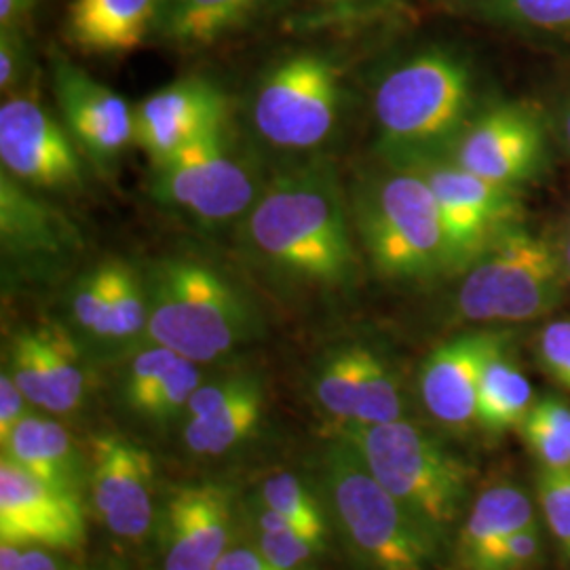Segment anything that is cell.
<instances>
[{"instance_id": "6da1fadb", "label": "cell", "mask_w": 570, "mask_h": 570, "mask_svg": "<svg viewBox=\"0 0 570 570\" xmlns=\"http://www.w3.org/2000/svg\"><path fill=\"white\" fill-rule=\"evenodd\" d=\"M245 216V249L273 275L306 287H338L353 277L357 256L345 197L330 165L275 178Z\"/></svg>"}, {"instance_id": "7a4b0ae2", "label": "cell", "mask_w": 570, "mask_h": 570, "mask_svg": "<svg viewBox=\"0 0 570 570\" xmlns=\"http://www.w3.org/2000/svg\"><path fill=\"white\" fill-rule=\"evenodd\" d=\"M473 100L469 61L450 49L429 47L395 63L374 91L379 148L389 167L449 159L473 119Z\"/></svg>"}, {"instance_id": "3957f363", "label": "cell", "mask_w": 570, "mask_h": 570, "mask_svg": "<svg viewBox=\"0 0 570 570\" xmlns=\"http://www.w3.org/2000/svg\"><path fill=\"white\" fill-rule=\"evenodd\" d=\"M353 220L367 258L393 282H428L461 271L440 205L419 169L389 167L360 184Z\"/></svg>"}, {"instance_id": "277c9868", "label": "cell", "mask_w": 570, "mask_h": 570, "mask_svg": "<svg viewBox=\"0 0 570 570\" xmlns=\"http://www.w3.org/2000/svg\"><path fill=\"white\" fill-rule=\"evenodd\" d=\"M345 440L433 539L440 541L461 520L473 469L428 431L397 419L381 425H345Z\"/></svg>"}, {"instance_id": "5b68a950", "label": "cell", "mask_w": 570, "mask_h": 570, "mask_svg": "<svg viewBox=\"0 0 570 570\" xmlns=\"http://www.w3.org/2000/svg\"><path fill=\"white\" fill-rule=\"evenodd\" d=\"M148 338L197 364L223 357L247 332L242 294L209 263L159 261L148 279Z\"/></svg>"}, {"instance_id": "8992f818", "label": "cell", "mask_w": 570, "mask_h": 570, "mask_svg": "<svg viewBox=\"0 0 570 570\" xmlns=\"http://www.w3.org/2000/svg\"><path fill=\"white\" fill-rule=\"evenodd\" d=\"M564 249L513 225L465 268L456 311L475 324H522L550 315L564 301Z\"/></svg>"}, {"instance_id": "52a82bcc", "label": "cell", "mask_w": 570, "mask_h": 570, "mask_svg": "<svg viewBox=\"0 0 570 570\" xmlns=\"http://www.w3.org/2000/svg\"><path fill=\"white\" fill-rule=\"evenodd\" d=\"M326 484L336 518L355 553L372 570H428L438 539L370 471L351 442L326 454Z\"/></svg>"}, {"instance_id": "ba28073f", "label": "cell", "mask_w": 570, "mask_h": 570, "mask_svg": "<svg viewBox=\"0 0 570 570\" xmlns=\"http://www.w3.org/2000/svg\"><path fill=\"white\" fill-rule=\"evenodd\" d=\"M153 197L199 225H226L245 216L261 188L228 136V122L153 165Z\"/></svg>"}, {"instance_id": "9c48e42d", "label": "cell", "mask_w": 570, "mask_h": 570, "mask_svg": "<svg viewBox=\"0 0 570 570\" xmlns=\"http://www.w3.org/2000/svg\"><path fill=\"white\" fill-rule=\"evenodd\" d=\"M341 70L317 51H298L273 63L258 85L252 121L261 138L282 150L326 142L341 112Z\"/></svg>"}, {"instance_id": "30bf717a", "label": "cell", "mask_w": 570, "mask_h": 570, "mask_svg": "<svg viewBox=\"0 0 570 570\" xmlns=\"http://www.w3.org/2000/svg\"><path fill=\"white\" fill-rule=\"evenodd\" d=\"M452 161L490 183L520 190L548 164V129L541 112L524 102H503L473 115Z\"/></svg>"}, {"instance_id": "8fae6325", "label": "cell", "mask_w": 570, "mask_h": 570, "mask_svg": "<svg viewBox=\"0 0 570 570\" xmlns=\"http://www.w3.org/2000/svg\"><path fill=\"white\" fill-rule=\"evenodd\" d=\"M419 171L440 205L461 271L497 237L518 225L520 190L480 178L452 159L423 165Z\"/></svg>"}, {"instance_id": "7c38bea8", "label": "cell", "mask_w": 570, "mask_h": 570, "mask_svg": "<svg viewBox=\"0 0 570 570\" xmlns=\"http://www.w3.org/2000/svg\"><path fill=\"white\" fill-rule=\"evenodd\" d=\"M66 125L30 98H9L0 106L2 169L35 188H77L81 157Z\"/></svg>"}, {"instance_id": "4fadbf2b", "label": "cell", "mask_w": 570, "mask_h": 570, "mask_svg": "<svg viewBox=\"0 0 570 570\" xmlns=\"http://www.w3.org/2000/svg\"><path fill=\"white\" fill-rule=\"evenodd\" d=\"M0 541L21 548L77 550L85 541L79 494L53 489L2 456Z\"/></svg>"}, {"instance_id": "5bb4252c", "label": "cell", "mask_w": 570, "mask_h": 570, "mask_svg": "<svg viewBox=\"0 0 570 570\" xmlns=\"http://www.w3.org/2000/svg\"><path fill=\"white\" fill-rule=\"evenodd\" d=\"M53 91L72 140L96 165H110L134 142V110L60 51L51 53Z\"/></svg>"}, {"instance_id": "9a60e30c", "label": "cell", "mask_w": 570, "mask_h": 570, "mask_svg": "<svg viewBox=\"0 0 570 570\" xmlns=\"http://www.w3.org/2000/svg\"><path fill=\"white\" fill-rule=\"evenodd\" d=\"M153 475L148 450L104 433L91 442V499L104 527L122 539H140L153 524Z\"/></svg>"}, {"instance_id": "2e32d148", "label": "cell", "mask_w": 570, "mask_h": 570, "mask_svg": "<svg viewBox=\"0 0 570 570\" xmlns=\"http://www.w3.org/2000/svg\"><path fill=\"white\" fill-rule=\"evenodd\" d=\"M228 122L223 89L202 77L169 82L134 108V144L161 164L186 144Z\"/></svg>"}, {"instance_id": "e0dca14e", "label": "cell", "mask_w": 570, "mask_h": 570, "mask_svg": "<svg viewBox=\"0 0 570 570\" xmlns=\"http://www.w3.org/2000/svg\"><path fill=\"white\" fill-rule=\"evenodd\" d=\"M510 332H471L438 346L421 370V395L429 414L450 429L475 425L478 385L490 353Z\"/></svg>"}, {"instance_id": "ac0fdd59", "label": "cell", "mask_w": 570, "mask_h": 570, "mask_svg": "<svg viewBox=\"0 0 570 570\" xmlns=\"http://www.w3.org/2000/svg\"><path fill=\"white\" fill-rule=\"evenodd\" d=\"M0 244L9 266H56L77 254L79 233L56 207L0 171Z\"/></svg>"}, {"instance_id": "d6986e66", "label": "cell", "mask_w": 570, "mask_h": 570, "mask_svg": "<svg viewBox=\"0 0 570 570\" xmlns=\"http://www.w3.org/2000/svg\"><path fill=\"white\" fill-rule=\"evenodd\" d=\"M230 499L216 484L176 490L165 513V570H216L230 537Z\"/></svg>"}, {"instance_id": "ffe728a7", "label": "cell", "mask_w": 570, "mask_h": 570, "mask_svg": "<svg viewBox=\"0 0 570 570\" xmlns=\"http://www.w3.org/2000/svg\"><path fill=\"white\" fill-rule=\"evenodd\" d=\"M161 0H72L66 39L82 53L125 56L153 30Z\"/></svg>"}, {"instance_id": "44dd1931", "label": "cell", "mask_w": 570, "mask_h": 570, "mask_svg": "<svg viewBox=\"0 0 570 570\" xmlns=\"http://www.w3.org/2000/svg\"><path fill=\"white\" fill-rule=\"evenodd\" d=\"M279 0H161L150 35L178 49H202L258 20Z\"/></svg>"}, {"instance_id": "7402d4cb", "label": "cell", "mask_w": 570, "mask_h": 570, "mask_svg": "<svg viewBox=\"0 0 570 570\" xmlns=\"http://www.w3.org/2000/svg\"><path fill=\"white\" fill-rule=\"evenodd\" d=\"M2 456L53 489L77 492L79 461L60 423L26 414L2 442Z\"/></svg>"}, {"instance_id": "603a6c76", "label": "cell", "mask_w": 570, "mask_h": 570, "mask_svg": "<svg viewBox=\"0 0 570 570\" xmlns=\"http://www.w3.org/2000/svg\"><path fill=\"white\" fill-rule=\"evenodd\" d=\"M534 505L527 490L515 484H494L484 490L471 505L456 539V553L468 570L487 551L503 543L518 530L534 524Z\"/></svg>"}, {"instance_id": "cb8c5ba5", "label": "cell", "mask_w": 570, "mask_h": 570, "mask_svg": "<svg viewBox=\"0 0 570 570\" xmlns=\"http://www.w3.org/2000/svg\"><path fill=\"white\" fill-rule=\"evenodd\" d=\"M534 404L527 374L511 357V336L490 353L478 385L475 425L489 433L520 429Z\"/></svg>"}, {"instance_id": "d4e9b609", "label": "cell", "mask_w": 570, "mask_h": 570, "mask_svg": "<svg viewBox=\"0 0 570 570\" xmlns=\"http://www.w3.org/2000/svg\"><path fill=\"white\" fill-rule=\"evenodd\" d=\"M263 389L249 379L235 395L204 416H193L184 429L188 449L197 454H223L254 433L263 416Z\"/></svg>"}, {"instance_id": "484cf974", "label": "cell", "mask_w": 570, "mask_h": 570, "mask_svg": "<svg viewBox=\"0 0 570 570\" xmlns=\"http://www.w3.org/2000/svg\"><path fill=\"white\" fill-rule=\"evenodd\" d=\"M372 351L366 346H345L334 351L315 379V395L330 416L351 425L357 419L366 393Z\"/></svg>"}, {"instance_id": "4316f807", "label": "cell", "mask_w": 570, "mask_h": 570, "mask_svg": "<svg viewBox=\"0 0 570 570\" xmlns=\"http://www.w3.org/2000/svg\"><path fill=\"white\" fill-rule=\"evenodd\" d=\"M478 20L529 35H570V0H452Z\"/></svg>"}, {"instance_id": "83f0119b", "label": "cell", "mask_w": 570, "mask_h": 570, "mask_svg": "<svg viewBox=\"0 0 570 570\" xmlns=\"http://www.w3.org/2000/svg\"><path fill=\"white\" fill-rule=\"evenodd\" d=\"M520 433L539 469L570 468V407L551 395L534 400Z\"/></svg>"}, {"instance_id": "f1b7e54d", "label": "cell", "mask_w": 570, "mask_h": 570, "mask_svg": "<svg viewBox=\"0 0 570 570\" xmlns=\"http://www.w3.org/2000/svg\"><path fill=\"white\" fill-rule=\"evenodd\" d=\"M150 301L142 279L122 263H110V313L106 338L127 341L148 327Z\"/></svg>"}, {"instance_id": "f546056e", "label": "cell", "mask_w": 570, "mask_h": 570, "mask_svg": "<svg viewBox=\"0 0 570 570\" xmlns=\"http://www.w3.org/2000/svg\"><path fill=\"white\" fill-rule=\"evenodd\" d=\"M9 372L30 404L49 412L56 410V397H53L47 353L42 345L41 327H26L13 338Z\"/></svg>"}, {"instance_id": "4dcf8cb0", "label": "cell", "mask_w": 570, "mask_h": 570, "mask_svg": "<svg viewBox=\"0 0 570 570\" xmlns=\"http://www.w3.org/2000/svg\"><path fill=\"white\" fill-rule=\"evenodd\" d=\"M41 334L56 397L53 414H66L79 406L85 395V372L79 353L70 336L60 327H41Z\"/></svg>"}, {"instance_id": "1f68e13d", "label": "cell", "mask_w": 570, "mask_h": 570, "mask_svg": "<svg viewBox=\"0 0 570 570\" xmlns=\"http://www.w3.org/2000/svg\"><path fill=\"white\" fill-rule=\"evenodd\" d=\"M263 499L268 510L289 515L311 532L326 539V522H324L322 508L298 478L289 473L273 475L263 487Z\"/></svg>"}, {"instance_id": "d6a6232c", "label": "cell", "mask_w": 570, "mask_h": 570, "mask_svg": "<svg viewBox=\"0 0 570 570\" xmlns=\"http://www.w3.org/2000/svg\"><path fill=\"white\" fill-rule=\"evenodd\" d=\"M72 317L89 334L106 338L110 313V263L87 273L72 292Z\"/></svg>"}, {"instance_id": "836d02e7", "label": "cell", "mask_w": 570, "mask_h": 570, "mask_svg": "<svg viewBox=\"0 0 570 570\" xmlns=\"http://www.w3.org/2000/svg\"><path fill=\"white\" fill-rule=\"evenodd\" d=\"M537 499L551 534L570 560V468L539 469Z\"/></svg>"}, {"instance_id": "e575fe53", "label": "cell", "mask_w": 570, "mask_h": 570, "mask_svg": "<svg viewBox=\"0 0 570 570\" xmlns=\"http://www.w3.org/2000/svg\"><path fill=\"white\" fill-rule=\"evenodd\" d=\"M180 357L183 355H178L176 351L161 345L142 351L134 360V364L129 367V374H127V385H125L127 404L136 412H140L146 400L155 393V389L159 387V383L164 381L165 374L174 367Z\"/></svg>"}, {"instance_id": "d590c367", "label": "cell", "mask_w": 570, "mask_h": 570, "mask_svg": "<svg viewBox=\"0 0 570 570\" xmlns=\"http://www.w3.org/2000/svg\"><path fill=\"white\" fill-rule=\"evenodd\" d=\"M543 553V534L539 524L513 532L503 543L487 551L468 570H529Z\"/></svg>"}, {"instance_id": "8d00e7d4", "label": "cell", "mask_w": 570, "mask_h": 570, "mask_svg": "<svg viewBox=\"0 0 570 570\" xmlns=\"http://www.w3.org/2000/svg\"><path fill=\"white\" fill-rule=\"evenodd\" d=\"M324 550L317 541L311 537L301 534V532H266L261 530V541H258V551L265 556L268 562L284 570H298L305 567L306 562L317 553Z\"/></svg>"}, {"instance_id": "74e56055", "label": "cell", "mask_w": 570, "mask_h": 570, "mask_svg": "<svg viewBox=\"0 0 570 570\" xmlns=\"http://www.w3.org/2000/svg\"><path fill=\"white\" fill-rule=\"evenodd\" d=\"M539 362L551 379L570 391V320L551 322L539 336Z\"/></svg>"}, {"instance_id": "f35d334b", "label": "cell", "mask_w": 570, "mask_h": 570, "mask_svg": "<svg viewBox=\"0 0 570 570\" xmlns=\"http://www.w3.org/2000/svg\"><path fill=\"white\" fill-rule=\"evenodd\" d=\"M30 51L21 28L0 30V89L7 94L16 89L28 75Z\"/></svg>"}, {"instance_id": "ab89813d", "label": "cell", "mask_w": 570, "mask_h": 570, "mask_svg": "<svg viewBox=\"0 0 570 570\" xmlns=\"http://www.w3.org/2000/svg\"><path fill=\"white\" fill-rule=\"evenodd\" d=\"M28 397L18 387L11 372L0 374V444L9 438V433L26 416Z\"/></svg>"}, {"instance_id": "60d3db41", "label": "cell", "mask_w": 570, "mask_h": 570, "mask_svg": "<svg viewBox=\"0 0 570 570\" xmlns=\"http://www.w3.org/2000/svg\"><path fill=\"white\" fill-rule=\"evenodd\" d=\"M0 570H60L58 562L42 548H21L13 543L0 546Z\"/></svg>"}, {"instance_id": "b9f144b4", "label": "cell", "mask_w": 570, "mask_h": 570, "mask_svg": "<svg viewBox=\"0 0 570 570\" xmlns=\"http://www.w3.org/2000/svg\"><path fill=\"white\" fill-rule=\"evenodd\" d=\"M216 570H284L275 567L273 562H268L261 551L247 550V548H239V550L226 551L225 556L220 558Z\"/></svg>"}, {"instance_id": "7bdbcfd3", "label": "cell", "mask_w": 570, "mask_h": 570, "mask_svg": "<svg viewBox=\"0 0 570 570\" xmlns=\"http://www.w3.org/2000/svg\"><path fill=\"white\" fill-rule=\"evenodd\" d=\"M37 0H0V30L21 28Z\"/></svg>"}, {"instance_id": "ee69618b", "label": "cell", "mask_w": 570, "mask_h": 570, "mask_svg": "<svg viewBox=\"0 0 570 570\" xmlns=\"http://www.w3.org/2000/svg\"><path fill=\"white\" fill-rule=\"evenodd\" d=\"M324 4H334V7H343V9H355V7H364V9H379V7H387L397 0H317Z\"/></svg>"}, {"instance_id": "f6af8a7d", "label": "cell", "mask_w": 570, "mask_h": 570, "mask_svg": "<svg viewBox=\"0 0 570 570\" xmlns=\"http://www.w3.org/2000/svg\"><path fill=\"white\" fill-rule=\"evenodd\" d=\"M560 131H562V138H564V142L569 144L570 148V102L564 104V108H562Z\"/></svg>"}, {"instance_id": "bcb514c9", "label": "cell", "mask_w": 570, "mask_h": 570, "mask_svg": "<svg viewBox=\"0 0 570 570\" xmlns=\"http://www.w3.org/2000/svg\"><path fill=\"white\" fill-rule=\"evenodd\" d=\"M564 258H567V266H569V275H570V239L564 245Z\"/></svg>"}]
</instances>
